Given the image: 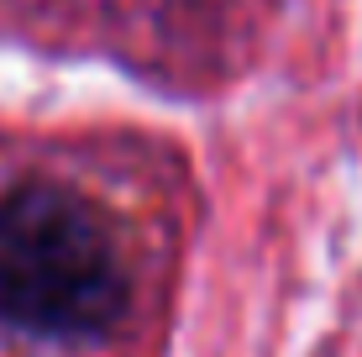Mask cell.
<instances>
[{
  "mask_svg": "<svg viewBox=\"0 0 362 357\" xmlns=\"http://www.w3.org/2000/svg\"><path fill=\"white\" fill-rule=\"evenodd\" d=\"M184 174L142 142L0 137V357H153Z\"/></svg>",
  "mask_w": 362,
  "mask_h": 357,
  "instance_id": "obj_1",
  "label": "cell"
}]
</instances>
